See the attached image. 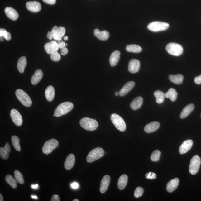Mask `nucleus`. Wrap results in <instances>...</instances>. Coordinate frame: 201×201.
<instances>
[{
  "label": "nucleus",
  "mask_w": 201,
  "mask_h": 201,
  "mask_svg": "<svg viewBox=\"0 0 201 201\" xmlns=\"http://www.w3.org/2000/svg\"><path fill=\"white\" fill-rule=\"evenodd\" d=\"M144 189L141 187H137L136 188L134 193V196L136 198H139L142 196Z\"/></svg>",
  "instance_id": "39"
},
{
  "label": "nucleus",
  "mask_w": 201,
  "mask_h": 201,
  "mask_svg": "<svg viewBox=\"0 0 201 201\" xmlns=\"http://www.w3.org/2000/svg\"><path fill=\"white\" fill-rule=\"evenodd\" d=\"M160 126L159 122H153L147 124L145 126L144 131L147 133H152L157 130Z\"/></svg>",
  "instance_id": "20"
},
{
  "label": "nucleus",
  "mask_w": 201,
  "mask_h": 201,
  "mask_svg": "<svg viewBox=\"0 0 201 201\" xmlns=\"http://www.w3.org/2000/svg\"><path fill=\"white\" fill-rule=\"evenodd\" d=\"M94 35L98 39L102 41H105L108 39L110 34L107 31L104 30L100 31L98 29H96L94 31Z\"/></svg>",
  "instance_id": "16"
},
{
  "label": "nucleus",
  "mask_w": 201,
  "mask_h": 201,
  "mask_svg": "<svg viewBox=\"0 0 201 201\" xmlns=\"http://www.w3.org/2000/svg\"><path fill=\"white\" fill-rule=\"evenodd\" d=\"M44 2L49 5H54L56 3V0H43Z\"/></svg>",
  "instance_id": "43"
},
{
  "label": "nucleus",
  "mask_w": 201,
  "mask_h": 201,
  "mask_svg": "<svg viewBox=\"0 0 201 201\" xmlns=\"http://www.w3.org/2000/svg\"><path fill=\"white\" fill-rule=\"evenodd\" d=\"M115 95L116 96H118V95H119V92L117 91L115 93Z\"/></svg>",
  "instance_id": "54"
},
{
  "label": "nucleus",
  "mask_w": 201,
  "mask_h": 201,
  "mask_svg": "<svg viewBox=\"0 0 201 201\" xmlns=\"http://www.w3.org/2000/svg\"><path fill=\"white\" fill-rule=\"evenodd\" d=\"M104 151L101 147H97L89 152L87 158V162H93L99 159L104 155Z\"/></svg>",
  "instance_id": "5"
},
{
  "label": "nucleus",
  "mask_w": 201,
  "mask_h": 201,
  "mask_svg": "<svg viewBox=\"0 0 201 201\" xmlns=\"http://www.w3.org/2000/svg\"><path fill=\"white\" fill-rule=\"evenodd\" d=\"M45 96L47 100L49 101H52L54 98L55 90L53 86L50 85L45 89Z\"/></svg>",
  "instance_id": "25"
},
{
  "label": "nucleus",
  "mask_w": 201,
  "mask_h": 201,
  "mask_svg": "<svg viewBox=\"0 0 201 201\" xmlns=\"http://www.w3.org/2000/svg\"><path fill=\"white\" fill-rule=\"evenodd\" d=\"M50 57L51 60L55 62H58L60 60L61 58L60 55L57 52V51L51 53Z\"/></svg>",
  "instance_id": "40"
},
{
  "label": "nucleus",
  "mask_w": 201,
  "mask_h": 201,
  "mask_svg": "<svg viewBox=\"0 0 201 201\" xmlns=\"http://www.w3.org/2000/svg\"><path fill=\"white\" fill-rule=\"evenodd\" d=\"M126 50L129 52L139 53L142 51V48L140 46L136 45H127Z\"/></svg>",
  "instance_id": "32"
},
{
  "label": "nucleus",
  "mask_w": 201,
  "mask_h": 201,
  "mask_svg": "<svg viewBox=\"0 0 201 201\" xmlns=\"http://www.w3.org/2000/svg\"><path fill=\"white\" fill-rule=\"evenodd\" d=\"M7 31L6 30L3 28H1L0 29V37H4L7 33Z\"/></svg>",
  "instance_id": "44"
},
{
  "label": "nucleus",
  "mask_w": 201,
  "mask_h": 201,
  "mask_svg": "<svg viewBox=\"0 0 201 201\" xmlns=\"http://www.w3.org/2000/svg\"><path fill=\"white\" fill-rule=\"evenodd\" d=\"M135 85V82L130 81L126 83L119 92L120 96L123 97L133 89Z\"/></svg>",
  "instance_id": "17"
},
{
  "label": "nucleus",
  "mask_w": 201,
  "mask_h": 201,
  "mask_svg": "<svg viewBox=\"0 0 201 201\" xmlns=\"http://www.w3.org/2000/svg\"><path fill=\"white\" fill-rule=\"evenodd\" d=\"M120 52L118 50H116L111 54L110 58V65L113 67L116 66L119 61Z\"/></svg>",
  "instance_id": "22"
},
{
  "label": "nucleus",
  "mask_w": 201,
  "mask_h": 201,
  "mask_svg": "<svg viewBox=\"0 0 201 201\" xmlns=\"http://www.w3.org/2000/svg\"><path fill=\"white\" fill-rule=\"evenodd\" d=\"M65 29L63 27H59L58 30L53 35L54 39L58 41H60L62 39V37L65 35Z\"/></svg>",
  "instance_id": "30"
},
{
  "label": "nucleus",
  "mask_w": 201,
  "mask_h": 201,
  "mask_svg": "<svg viewBox=\"0 0 201 201\" xmlns=\"http://www.w3.org/2000/svg\"><path fill=\"white\" fill-rule=\"evenodd\" d=\"M74 108V104L71 102H65L59 104L55 109L54 114L59 117L68 113Z\"/></svg>",
  "instance_id": "1"
},
{
  "label": "nucleus",
  "mask_w": 201,
  "mask_h": 201,
  "mask_svg": "<svg viewBox=\"0 0 201 201\" xmlns=\"http://www.w3.org/2000/svg\"><path fill=\"white\" fill-rule=\"evenodd\" d=\"M143 99L141 97L136 98L132 101L130 106L132 110H136L139 109L142 106Z\"/></svg>",
  "instance_id": "23"
},
{
  "label": "nucleus",
  "mask_w": 201,
  "mask_h": 201,
  "mask_svg": "<svg viewBox=\"0 0 201 201\" xmlns=\"http://www.w3.org/2000/svg\"><path fill=\"white\" fill-rule=\"evenodd\" d=\"M201 164V159L198 155H195L191 159L189 165V172L192 175L196 174L199 171Z\"/></svg>",
  "instance_id": "8"
},
{
  "label": "nucleus",
  "mask_w": 201,
  "mask_h": 201,
  "mask_svg": "<svg viewBox=\"0 0 201 201\" xmlns=\"http://www.w3.org/2000/svg\"><path fill=\"white\" fill-rule=\"evenodd\" d=\"M3 198L2 195L1 194H0V201H3Z\"/></svg>",
  "instance_id": "52"
},
{
  "label": "nucleus",
  "mask_w": 201,
  "mask_h": 201,
  "mask_svg": "<svg viewBox=\"0 0 201 201\" xmlns=\"http://www.w3.org/2000/svg\"><path fill=\"white\" fill-rule=\"evenodd\" d=\"M3 37L7 41H9L11 39V34L9 32H7V34H6L5 36H4Z\"/></svg>",
  "instance_id": "47"
},
{
  "label": "nucleus",
  "mask_w": 201,
  "mask_h": 201,
  "mask_svg": "<svg viewBox=\"0 0 201 201\" xmlns=\"http://www.w3.org/2000/svg\"><path fill=\"white\" fill-rule=\"evenodd\" d=\"M11 141L15 150L20 152L21 151V147L20 143V139L19 138L16 136H13L11 137Z\"/></svg>",
  "instance_id": "35"
},
{
  "label": "nucleus",
  "mask_w": 201,
  "mask_h": 201,
  "mask_svg": "<svg viewBox=\"0 0 201 201\" xmlns=\"http://www.w3.org/2000/svg\"><path fill=\"white\" fill-rule=\"evenodd\" d=\"M43 77V73L41 70H36L31 79L32 85H35L41 80Z\"/></svg>",
  "instance_id": "24"
},
{
  "label": "nucleus",
  "mask_w": 201,
  "mask_h": 201,
  "mask_svg": "<svg viewBox=\"0 0 201 201\" xmlns=\"http://www.w3.org/2000/svg\"><path fill=\"white\" fill-rule=\"evenodd\" d=\"M14 176L15 179L17 182L21 184H23L24 183V180L23 176L22 173L18 170H15L14 171Z\"/></svg>",
  "instance_id": "36"
},
{
  "label": "nucleus",
  "mask_w": 201,
  "mask_h": 201,
  "mask_svg": "<svg viewBox=\"0 0 201 201\" xmlns=\"http://www.w3.org/2000/svg\"><path fill=\"white\" fill-rule=\"evenodd\" d=\"M110 119L112 123L118 130L121 132L125 131L126 124L121 117L116 114H112L111 115Z\"/></svg>",
  "instance_id": "4"
},
{
  "label": "nucleus",
  "mask_w": 201,
  "mask_h": 201,
  "mask_svg": "<svg viewBox=\"0 0 201 201\" xmlns=\"http://www.w3.org/2000/svg\"><path fill=\"white\" fill-rule=\"evenodd\" d=\"M193 145V141L191 140H187L182 143L179 147V152L181 154L186 153L190 150Z\"/></svg>",
  "instance_id": "13"
},
{
  "label": "nucleus",
  "mask_w": 201,
  "mask_h": 201,
  "mask_svg": "<svg viewBox=\"0 0 201 201\" xmlns=\"http://www.w3.org/2000/svg\"><path fill=\"white\" fill-rule=\"evenodd\" d=\"M58 141L55 139H51L45 142L44 144L42 151L44 154L48 155L50 154L54 149L58 146Z\"/></svg>",
  "instance_id": "9"
},
{
  "label": "nucleus",
  "mask_w": 201,
  "mask_h": 201,
  "mask_svg": "<svg viewBox=\"0 0 201 201\" xmlns=\"http://www.w3.org/2000/svg\"><path fill=\"white\" fill-rule=\"evenodd\" d=\"M145 177L148 179H155L156 177V175L155 173H153V172H149V173L146 174Z\"/></svg>",
  "instance_id": "41"
},
{
  "label": "nucleus",
  "mask_w": 201,
  "mask_h": 201,
  "mask_svg": "<svg viewBox=\"0 0 201 201\" xmlns=\"http://www.w3.org/2000/svg\"><path fill=\"white\" fill-rule=\"evenodd\" d=\"M31 197L32 198L35 199H38L37 197L36 196H33V195H32Z\"/></svg>",
  "instance_id": "53"
},
{
  "label": "nucleus",
  "mask_w": 201,
  "mask_h": 201,
  "mask_svg": "<svg viewBox=\"0 0 201 201\" xmlns=\"http://www.w3.org/2000/svg\"><path fill=\"white\" fill-rule=\"evenodd\" d=\"M15 94L19 101L25 106L30 107L32 105V101L29 96L22 89L17 90Z\"/></svg>",
  "instance_id": "3"
},
{
  "label": "nucleus",
  "mask_w": 201,
  "mask_h": 201,
  "mask_svg": "<svg viewBox=\"0 0 201 201\" xmlns=\"http://www.w3.org/2000/svg\"><path fill=\"white\" fill-rule=\"evenodd\" d=\"M194 105L193 104H190L187 105V106L184 107V108L182 111L180 115V117L182 119H184V118H186L194 110Z\"/></svg>",
  "instance_id": "26"
},
{
  "label": "nucleus",
  "mask_w": 201,
  "mask_h": 201,
  "mask_svg": "<svg viewBox=\"0 0 201 201\" xmlns=\"http://www.w3.org/2000/svg\"><path fill=\"white\" fill-rule=\"evenodd\" d=\"M178 93L173 88H170L165 93V97L169 98L172 101H174L177 98Z\"/></svg>",
  "instance_id": "29"
},
{
  "label": "nucleus",
  "mask_w": 201,
  "mask_h": 201,
  "mask_svg": "<svg viewBox=\"0 0 201 201\" xmlns=\"http://www.w3.org/2000/svg\"><path fill=\"white\" fill-rule=\"evenodd\" d=\"M31 187L32 189H37L38 187V185L37 184H36V185H31Z\"/></svg>",
  "instance_id": "51"
},
{
  "label": "nucleus",
  "mask_w": 201,
  "mask_h": 201,
  "mask_svg": "<svg viewBox=\"0 0 201 201\" xmlns=\"http://www.w3.org/2000/svg\"><path fill=\"white\" fill-rule=\"evenodd\" d=\"M166 50L168 53L174 56H179L183 53V49L182 46L177 43H171L166 46Z\"/></svg>",
  "instance_id": "6"
},
{
  "label": "nucleus",
  "mask_w": 201,
  "mask_h": 201,
  "mask_svg": "<svg viewBox=\"0 0 201 201\" xmlns=\"http://www.w3.org/2000/svg\"><path fill=\"white\" fill-rule=\"evenodd\" d=\"M58 45L59 48L62 49L63 48L65 47L66 46V44L65 43V42L64 41L62 42H58Z\"/></svg>",
  "instance_id": "48"
},
{
  "label": "nucleus",
  "mask_w": 201,
  "mask_h": 201,
  "mask_svg": "<svg viewBox=\"0 0 201 201\" xmlns=\"http://www.w3.org/2000/svg\"><path fill=\"white\" fill-rule=\"evenodd\" d=\"M154 95L156 98V103L158 104H162L164 102L165 94L160 91H156L155 92Z\"/></svg>",
  "instance_id": "33"
},
{
  "label": "nucleus",
  "mask_w": 201,
  "mask_h": 201,
  "mask_svg": "<svg viewBox=\"0 0 201 201\" xmlns=\"http://www.w3.org/2000/svg\"><path fill=\"white\" fill-rule=\"evenodd\" d=\"M80 124L84 129L89 131H94L98 126L96 120L88 117L82 118L80 120Z\"/></svg>",
  "instance_id": "2"
},
{
  "label": "nucleus",
  "mask_w": 201,
  "mask_h": 201,
  "mask_svg": "<svg viewBox=\"0 0 201 201\" xmlns=\"http://www.w3.org/2000/svg\"></svg>",
  "instance_id": "57"
},
{
  "label": "nucleus",
  "mask_w": 201,
  "mask_h": 201,
  "mask_svg": "<svg viewBox=\"0 0 201 201\" xmlns=\"http://www.w3.org/2000/svg\"><path fill=\"white\" fill-rule=\"evenodd\" d=\"M169 24L167 23L160 22H154L149 23L147 27L148 29L153 32H159L167 30Z\"/></svg>",
  "instance_id": "7"
},
{
  "label": "nucleus",
  "mask_w": 201,
  "mask_h": 201,
  "mask_svg": "<svg viewBox=\"0 0 201 201\" xmlns=\"http://www.w3.org/2000/svg\"><path fill=\"white\" fill-rule=\"evenodd\" d=\"M10 116L13 123L17 126H21L23 122L22 118L20 113L16 109L11 110Z\"/></svg>",
  "instance_id": "10"
},
{
  "label": "nucleus",
  "mask_w": 201,
  "mask_h": 201,
  "mask_svg": "<svg viewBox=\"0 0 201 201\" xmlns=\"http://www.w3.org/2000/svg\"><path fill=\"white\" fill-rule=\"evenodd\" d=\"M110 181V177L109 175H106L103 178L101 181L100 186V191L101 193L106 192L108 189Z\"/></svg>",
  "instance_id": "14"
},
{
  "label": "nucleus",
  "mask_w": 201,
  "mask_h": 201,
  "mask_svg": "<svg viewBox=\"0 0 201 201\" xmlns=\"http://www.w3.org/2000/svg\"><path fill=\"white\" fill-rule=\"evenodd\" d=\"M75 158L74 155L70 154L67 157L65 162L64 166L67 170H70L73 167L75 163Z\"/></svg>",
  "instance_id": "19"
},
{
  "label": "nucleus",
  "mask_w": 201,
  "mask_h": 201,
  "mask_svg": "<svg viewBox=\"0 0 201 201\" xmlns=\"http://www.w3.org/2000/svg\"><path fill=\"white\" fill-rule=\"evenodd\" d=\"M169 79L170 81L173 82L177 85L182 83L184 79V76L180 74L177 75H170L169 76Z\"/></svg>",
  "instance_id": "31"
},
{
  "label": "nucleus",
  "mask_w": 201,
  "mask_h": 201,
  "mask_svg": "<svg viewBox=\"0 0 201 201\" xmlns=\"http://www.w3.org/2000/svg\"><path fill=\"white\" fill-rule=\"evenodd\" d=\"M70 186L73 189H76L78 188L79 185L77 183L74 182L71 184Z\"/></svg>",
  "instance_id": "46"
},
{
  "label": "nucleus",
  "mask_w": 201,
  "mask_h": 201,
  "mask_svg": "<svg viewBox=\"0 0 201 201\" xmlns=\"http://www.w3.org/2000/svg\"><path fill=\"white\" fill-rule=\"evenodd\" d=\"M11 149L8 143H6L5 146L0 148V156L3 160H6L8 158L9 154L11 152Z\"/></svg>",
  "instance_id": "15"
},
{
  "label": "nucleus",
  "mask_w": 201,
  "mask_h": 201,
  "mask_svg": "<svg viewBox=\"0 0 201 201\" xmlns=\"http://www.w3.org/2000/svg\"><path fill=\"white\" fill-rule=\"evenodd\" d=\"M27 60L26 57L22 56L19 59L17 66L19 72L21 73H22L24 72Z\"/></svg>",
  "instance_id": "27"
},
{
  "label": "nucleus",
  "mask_w": 201,
  "mask_h": 201,
  "mask_svg": "<svg viewBox=\"0 0 201 201\" xmlns=\"http://www.w3.org/2000/svg\"><path fill=\"white\" fill-rule=\"evenodd\" d=\"M51 201H59L60 198L58 195L55 194L53 195L52 198H51Z\"/></svg>",
  "instance_id": "45"
},
{
  "label": "nucleus",
  "mask_w": 201,
  "mask_h": 201,
  "mask_svg": "<svg viewBox=\"0 0 201 201\" xmlns=\"http://www.w3.org/2000/svg\"><path fill=\"white\" fill-rule=\"evenodd\" d=\"M5 181L10 185L13 189H16L17 187V182L16 179H15L12 175H7L5 178Z\"/></svg>",
  "instance_id": "34"
},
{
  "label": "nucleus",
  "mask_w": 201,
  "mask_h": 201,
  "mask_svg": "<svg viewBox=\"0 0 201 201\" xmlns=\"http://www.w3.org/2000/svg\"><path fill=\"white\" fill-rule=\"evenodd\" d=\"M5 12L7 16L12 20H16L18 17V13L15 9L10 7H6Z\"/></svg>",
  "instance_id": "18"
},
{
  "label": "nucleus",
  "mask_w": 201,
  "mask_h": 201,
  "mask_svg": "<svg viewBox=\"0 0 201 201\" xmlns=\"http://www.w3.org/2000/svg\"><path fill=\"white\" fill-rule=\"evenodd\" d=\"M68 52V50L66 48L64 47L61 50V55H64L67 54V53Z\"/></svg>",
  "instance_id": "49"
},
{
  "label": "nucleus",
  "mask_w": 201,
  "mask_h": 201,
  "mask_svg": "<svg viewBox=\"0 0 201 201\" xmlns=\"http://www.w3.org/2000/svg\"><path fill=\"white\" fill-rule=\"evenodd\" d=\"M45 50L47 54H51L55 51V50L54 48L52 43H47L45 44Z\"/></svg>",
  "instance_id": "38"
},
{
  "label": "nucleus",
  "mask_w": 201,
  "mask_h": 201,
  "mask_svg": "<svg viewBox=\"0 0 201 201\" xmlns=\"http://www.w3.org/2000/svg\"><path fill=\"white\" fill-rule=\"evenodd\" d=\"M140 66V63L139 60L136 59H132L129 62L128 70L131 73H136L138 72Z\"/></svg>",
  "instance_id": "11"
},
{
  "label": "nucleus",
  "mask_w": 201,
  "mask_h": 201,
  "mask_svg": "<svg viewBox=\"0 0 201 201\" xmlns=\"http://www.w3.org/2000/svg\"><path fill=\"white\" fill-rule=\"evenodd\" d=\"M79 200L77 199H75L73 201H79Z\"/></svg>",
  "instance_id": "56"
},
{
  "label": "nucleus",
  "mask_w": 201,
  "mask_h": 201,
  "mask_svg": "<svg viewBox=\"0 0 201 201\" xmlns=\"http://www.w3.org/2000/svg\"><path fill=\"white\" fill-rule=\"evenodd\" d=\"M161 152L160 151L156 150L154 151L151 154V160L154 162H157L160 160Z\"/></svg>",
  "instance_id": "37"
},
{
  "label": "nucleus",
  "mask_w": 201,
  "mask_h": 201,
  "mask_svg": "<svg viewBox=\"0 0 201 201\" xmlns=\"http://www.w3.org/2000/svg\"><path fill=\"white\" fill-rule=\"evenodd\" d=\"M128 181V177L126 174L121 176L118 180V187L120 190H122L127 185Z\"/></svg>",
  "instance_id": "28"
},
{
  "label": "nucleus",
  "mask_w": 201,
  "mask_h": 201,
  "mask_svg": "<svg viewBox=\"0 0 201 201\" xmlns=\"http://www.w3.org/2000/svg\"><path fill=\"white\" fill-rule=\"evenodd\" d=\"M47 37L48 38H49L50 40H51L52 39L53 35L52 33H51V32L48 31V32Z\"/></svg>",
  "instance_id": "50"
},
{
  "label": "nucleus",
  "mask_w": 201,
  "mask_h": 201,
  "mask_svg": "<svg viewBox=\"0 0 201 201\" xmlns=\"http://www.w3.org/2000/svg\"><path fill=\"white\" fill-rule=\"evenodd\" d=\"M64 39L65 40H66L68 39V37H67V36H65V37H64Z\"/></svg>",
  "instance_id": "55"
},
{
  "label": "nucleus",
  "mask_w": 201,
  "mask_h": 201,
  "mask_svg": "<svg viewBox=\"0 0 201 201\" xmlns=\"http://www.w3.org/2000/svg\"><path fill=\"white\" fill-rule=\"evenodd\" d=\"M179 183V180L178 178L171 180L166 185V190L169 193H172L177 188Z\"/></svg>",
  "instance_id": "21"
},
{
  "label": "nucleus",
  "mask_w": 201,
  "mask_h": 201,
  "mask_svg": "<svg viewBox=\"0 0 201 201\" xmlns=\"http://www.w3.org/2000/svg\"><path fill=\"white\" fill-rule=\"evenodd\" d=\"M194 81L195 83L198 84V85H200V84H201V75L195 78Z\"/></svg>",
  "instance_id": "42"
},
{
  "label": "nucleus",
  "mask_w": 201,
  "mask_h": 201,
  "mask_svg": "<svg viewBox=\"0 0 201 201\" xmlns=\"http://www.w3.org/2000/svg\"><path fill=\"white\" fill-rule=\"evenodd\" d=\"M27 9L31 12H37L41 10V5L37 1H29L26 3Z\"/></svg>",
  "instance_id": "12"
}]
</instances>
